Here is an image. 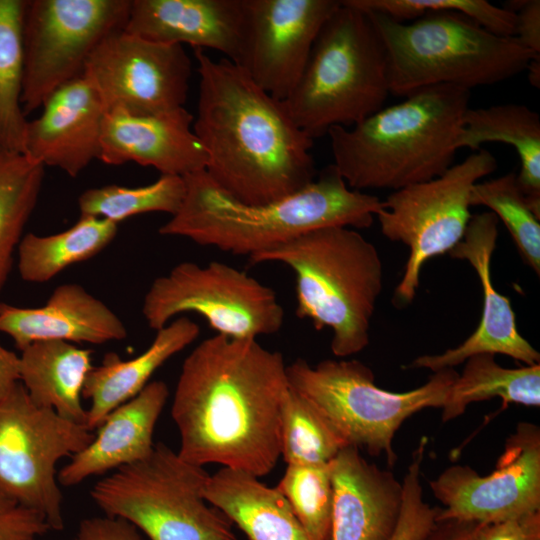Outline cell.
<instances>
[{
    "label": "cell",
    "mask_w": 540,
    "mask_h": 540,
    "mask_svg": "<svg viewBox=\"0 0 540 540\" xmlns=\"http://www.w3.org/2000/svg\"><path fill=\"white\" fill-rule=\"evenodd\" d=\"M168 397L165 382L151 381L112 410L96 429L91 443L60 469V486L71 487L146 458L154 448V429Z\"/></svg>",
    "instance_id": "cell-23"
},
{
    "label": "cell",
    "mask_w": 540,
    "mask_h": 540,
    "mask_svg": "<svg viewBox=\"0 0 540 540\" xmlns=\"http://www.w3.org/2000/svg\"><path fill=\"white\" fill-rule=\"evenodd\" d=\"M199 92L193 131L206 154L205 172L246 204L291 195L316 178L313 139L284 101L262 90L239 65L194 48Z\"/></svg>",
    "instance_id": "cell-2"
},
{
    "label": "cell",
    "mask_w": 540,
    "mask_h": 540,
    "mask_svg": "<svg viewBox=\"0 0 540 540\" xmlns=\"http://www.w3.org/2000/svg\"><path fill=\"white\" fill-rule=\"evenodd\" d=\"M332 484L331 540H387L397 525L403 485L348 445L328 463Z\"/></svg>",
    "instance_id": "cell-21"
},
{
    "label": "cell",
    "mask_w": 540,
    "mask_h": 540,
    "mask_svg": "<svg viewBox=\"0 0 540 540\" xmlns=\"http://www.w3.org/2000/svg\"><path fill=\"white\" fill-rule=\"evenodd\" d=\"M194 115L184 107L162 114L107 111L99 160L107 165L134 162L161 175L185 177L205 169L206 154L193 131Z\"/></svg>",
    "instance_id": "cell-19"
},
{
    "label": "cell",
    "mask_w": 540,
    "mask_h": 540,
    "mask_svg": "<svg viewBox=\"0 0 540 540\" xmlns=\"http://www.w3.org/2000/svg\"><path fill=\"white\" fill-rule=\"evenodd\" d=\"M498 221L490 211L472 215L462 240L449 252L453 258L466 260L480 281L483 306L477 328L457 347L441 354L419 356L410 368L437 372L479 354L506 355L524 365L540 363L539 352L517 329L510 299L500 294L492 282L491 259L498 238Z\"/></svg>",
    "instance_id": "cell-17"
},
{
    "label": "cell",
    "mask_w": 540,
    "mask_h": 540,
    "mask_svg": "<svg viewBox=\"0 0 540 540\" xmlns=\"http://www.w3.org/2000/svg\"><path fill=\"white\" fill-rule=\"evenodd\" d=\"M45 167L0 146V293L39 199Z\"/></svg>",
    "instance_id": "cell-30"
},
{
    "label": "cell",
    "mask_w": 540,
    "mask_h": 540,
    "mask_svg": "<svg viewBox=\"0 0 540 540\" xmlns=\"http://www.w3.org/2000/svg\"><path fill=\"white\" fill-rule=\"evenodd\" d=\"M492 354L468 358L462 373L450 386L441 420L447 422L462 415L466 408L479 401L500 398L503 405L540 406V363L519 368L499 365Z\"/></svg>",
    "instance_id": "cell-29"
},
{
    "label": "cell",
    "mask_w": 540,
    "mask_h": 540,
    "mask_svg": "<svg viewBox=\"0 0 540 540\" xmlns=\"http://www.w3.org/2000/svg\"><path fill=\"white\" fill-rule=\"evenodd\" d=\"M528 71V79L532 86L539 88L540 86V56L532 59L526 69Z\"/></svg>",
    "instance_id": "cell-43"
},
{
    "label": "cell",
    "mask_w": 540,
    "mask_h": 540,
    "mask_svg": "<svg viewBox=\"0 0 540 540\" xmlns=\"http://www.w3.org/2000/svg\"><path fill=\"white\" fill-rule=\"evenodd\" d=\"M124 30L154 42L213 49L238 64L245 0H131Z\"/></svg>",
    "instance_id": "cell-20"
},
{
    "label": "cell",
    "mask_w": 540,
    "mask_h": 540,
    "mask_svg": "<svg viewBox=\"0 0 540 540\" xmlns=\"http://www.w3.org/2000/svg\"><path fill=\"white\" fill-rule=\"evenodd\" d=\"M19 382L39 407L84 425L87 409L81 403L92 351L62 340L35 341L20 351Z\"/></svg>",
    "instance_id": "cell-26"
},
{
    "label": "cell",
    "mask_w": 540,
    "mask_h": 540,
    "mask_svg": "<svg viewBox=\"0 0 540 540\" xmlns=\"http://www.w3.org/2000/svg\"><path fill=\"white\" fill-rule=\"evenodd\" d=\"M458 373L454 368L437 372L409 391L378 387L373 371L355 359H325L310 365L297 359L287 365L289 385L312 401L349 445L374 457H385L392 467L397 454L396 432L413 414L442 408Z\"/></svg>",
    "instance_id": "cell-9"
},
{
    "label": "cell",
    "mask_w": 540,
    "mask_h": 540,
    "mask_svg": "<svg viewBox=\"0 0 540 540\" xmlns=\"http://www.w3.org/2000/svg\"><path fill=\"white\" fill-rule=\"evenodd\" d=\"M27 121L23 154L44 167L77 177L99 160L105 106L91 82L80 76L57 89Z\"/></svg>",
    "instance_id": "cell-18"
},
{
    "label": "cell",
    "mask_w": 540,
    "mask_h": 540,
    "mask_svg": "<svg viewBox=\"0 0 540 540\" xmlns=\"http://www.w3.org/2000/svg\"><path fill=\"white\" fill-rule=\"evenodd\" d=\"M27 0H0V146L23 152L27 116L21 97Z\"/></svg>",
    "instance_id": "cell-31"
},
{
    "label": "cell",
    "mask_w": 540,
    "mask_h": 540,
    "mask_svg": "<svg viewBox=\"0 0 540 540\" xmlns=\"http://www.w3.org/2000/svg\"><path fill=\"white\" fill-rule=\"evenodd\" d=\"M371 7L375 12H365L384 44L396 96L440 84L468 90L497 84L540 56L516 37L485 29L499 16L485 0H374Z\"/></svg>",
    "instance_id": "cell-3"
},
{
    "label": "cell",
    "mask_w": 540,
    "mask_h": 540,
    "mask_svg": "<svg viewBox=\"0 0 540 540\" xmlns=\"http://www.w3.org/2000/svg\"><path fill=\"white\" fill-rule=\"evenodd\" d=\"M199 333L196 322L179 316L157 330L150 346L137 357L122 360L116 353L105 354L84 383L82 397L90 402L84 426L91 432L96 430L112 410L135 397L155 371L196 340Z\"/></svg>",
    "instance_id": "cell-24"
},
{
    "label": "cell",
    "mask_w": 540,
    "mask_h": 540,
    "mask_svg": "<svg viewBox=\"0 0 540 540\" xmlns=\"http://www.w3.org/2000/svg\"><path fill=\"white\" fill-rule=\"evenodd\" d=\"M338 0H245L240 61L262 90L284 101L296 86L314 42Z\"/></svg>",
    "instance_id": "cell-16"
},
{
    "label": "cell",
    "mask_w": 540,
    "mask_h": 540,
    "mask_svg": "<svg viewBox=\"0 0 540 540\" xmlns=\"http://www.w3.org/2000/svg\"><path fill=\"white\" fill-rule=\"evenodd\" d=\"M131 0H27L21 104L27 116L83 75L100 42L125 27Z\"/></svg>",
    "instance_id": "cell-13"
},
{
    "label": "cell",
    "mask_w": 540,
    "mask_h": 540,
    "mask_svg": "<svg viewBox=\"0 0 540 540\" xmlns=\"http://www.w3.org/2000/svg\"><path fill=\"white\" fill-rule=\"evenodd\" d=\"M496 169L494 155L479 149L442 175L393 191L382 201L376 214L382 234L409 248L402 278L394 291L395 304H410L423 265L449 253L462 240L472 217V187Z\"/></svg>",
    "instance_id": "cell-10"
},
{
    "label": "cell",
    "mask_w": 540,
    "mask_h": 540,
    "mask_svg": "<svg viewBox=\"0 0 540 540\" xmlns=\"http://www.w3.org/2000/svg\"><path fill=\"white\" fill-rule=\"evenodd\" d=\"M185 194L184 178L161 175L149 185L126 187L106 185L82 192L78 207L82 216H94L118 224L139 214L167 213L174 215Z\"/></svg>",
    "instance_id": "cell-33"
},
{
    "label": "cell",
    "mask_w": 540,
    "mask_h": 540,
    "mask_svg": "<svg viewBox=\"0 0 540 540\" xmlns=\"http://www.w3.org/2000/svg\"><path fill=\"white\" fill-rule=\"evenodd\" d=\"M72 540H144L128 521L111 516L83 519Z\"/></svg>",
    "instance_id": "cell-38"
},
{
    "label": "cell",
    "mask_w": 540,
    "mask_h": 540,
    "mask_svg": "<svg viewBox=\"0 0 540 540\" xmlns=\"http://www.w3.org/2000/svg\"><path fill=\"white\" fill-rule=\"evenodd\" d=\"M389 93L384 44L368 14L344 0L323 24L284 103L297 127L314 140L377 112Z\"/></svg>",
    "instance_id": "cell-7"
},
{
    "label": "cell",
    "mask_w": 540,
    "mask_h": 540,
    "mask_svg": "<svg viewBox=\"0 0 540 540\" xmlns=\"http://www.w3.org/2000/svg\"><path fill=\"white\" fill-rule=\"evenodd\" d=\"M205 498L248 540H310L284 496L257 476L222 467L209 476Z\"/></svg>",
    "instance_id": "cell-25"
},
{
    "label": "cell",
    "mask_w": 540,
    "mask_h": 540,
    "mask_svg": "<svg viewBox=\"0 0 540 540\" xmlns=\"http://www.w3.org/2000/svg\"><path fill=\"white\" fill-rule=\"evenodd\" d=\"M0 332L8 335L20 351L40 340L104 344L127 336L121 319L76 283L56 287L41 307L0 303Z\"/></svg>",
    "instance_id": "cell-22"
},
{
    "label": "cell",
    "mask_w": 540,
    "mask_h": 540,
    "mask_svg": "<svg viewBox=\"0 0 540 540\" xmlns=\"http://www.w3.org/2000/svg\"><path fill=\"white\" fill-rule=\"evenodd\" d=\"M19 383V356L0 343V400Z\"/></svg>",
    "instance_id": "cell-42"
},
{
    "label": "cell",
    "mask_w": 540,
    "mask_h": 540,
    "mask_svg": "<svg viewBox=\"0 0 540 540\" xmlns=\"http://www.w3.org/2000/svg\"><path fill=\"white\" fill-rule=\"evenodd\" d=\"M279 262L295 275L296 315L316 330L330 328L331 351L347 358L370 342V327L383 289V265L373 243L344 226L309 231L249 257Z\"/></svg>",
    "instance_id": "cell-6"
},
{
    "label": "cell",
    "mask_w": 540,
    "mask_h": 540,
    "mask_svg": "<svg viewBox=\"0 0 540 540\" xmlns=\"http://www.w3.org/2000/svg\"><path fill=\"white\" fill-rule=\"evenodd\" d=\"M94 438L84 425L37 406L19 382L0 400V493L43 514L51 530L64 528L57 463Z\"/></svg>",
    "instance_id": "cell-12"
},
{
    "label": "cell",
    "mask_w": 540,
    "mask_h": 540,
    "mask_svg": "<svg viewBox=\"0 0 540 540\" xmlns=\"http://www.w3.org/2000/svg\"><path fill=\"white\" fill-rule=\"evenodd\" d=\"M348 445L322 411L289 385L280 413V455L286 464H327Z\"/></svg>",
    "instance_id": "cell-32"
},
{
    "label": "cell",
    "mask_w": 540,
    "mask_h": 540,
    "mask_svg": "<svg viewBox=\"0 0 540 540\" xmlns=\"http://www.w3.org/2000/svg\"><path fill=\"white\" fill-rule=\"evenodd\" d=\"M209 476L159 442L146 458L96 482L90 496L150 540H237L231 521L205 498Z\"/></svg>",
    "instance_id": "cell-8"
},
{
    "label": "cell",
    "mask_w": 540,
    "mask_h": 540,
    "mask_svg": "<svg viewBox=\"0 0 540 540\" xmlns=\"http://www.w3.org/2000/svg\"><path fill=\"white\" fill-rule=\"evenodd\" d=\"M489 142H501L515 148L520 159L517 183L540 217L539 114L526 105L515 103L468 108L456 142L457 149L479 150L482 144Z\"/></svg>",
    "instance_id": "cell-27"
},
{
    "label": "cell",
    "mask_w": 540,
    "mask_h": 540,
    "mask_svg": "<svg viewBox=\"0 0 540 540\" xmlns=\"http://www.w3.org/2000/svg\"><path fill=\"white\" fill-rule=\"evenodd\" d=\"M427 438L423 437L414 449L402 479L403 501L400 516L387 540H423L437 520L438 507L425 501L421 484V466Z\"/></svg>",
    "instance_id": "cell-36"
},
{
    "label": "cell",
    "mask_w": 540,
    "mask_h": 540,
    "mask_svg": "<svg viewBox=\"0 0 540 540\" xmlns=\"http://www.w3.org/2000/svg\"><path fill=\"white\" fill-rule=\"evenodd\" d=\"M469 98L462 87L428 86L351 127H332V165L357 191L434 179L453 165Z\"/></svg>",
    "instance_id": "cell-5"
},
{
    "label": "cell",
    "mask_w": 540,
    "mask_h": 540,
    "mask_svg": "<svg viewBox=\"0 0 540 540\" xmlns=\"http://www.w3.org/2000/svg\"><path fill=\"white\" fill-rule=\"evenodd\" d=\"M482 540H540V512L487 525Z\"/></svg>",
    "instance_id": "cell-40"
},
{
    "label": "cell",
    "mask_w": 540,
    "mask_h": 540,
    "mask_svg": "<svg viewBox=\"0 0 540 540\" xmlns=\"http://www.w3.org/2000/svg\"><path fill=\"white\" fill-rule=\"evenodd\" d=\"M289 389L287 364L256 339L215 334L185 358L171 406L179 456L257 477L280 455V413Z\"/></svg>",
    "instance_id": "cell-1"
},
{
    "label": "cell",
    "mask_w": 540,
    "mask_h": 540,
    "mask_svg": "<svg viewBox=\"0 0 540 540\" xmlns=\"http://www.w3.org/2000/svg\"><path fill=\"white\" fill-rule=\"evenodd\" d=\"M471 206H485L506 226L523 262L540 275V217L535 214L516 180V173L477 182Z\"/></svg>",
    "instance_id": "cell-34"
},
{
    "label": "cell",
    "mask_w": 540,
    "mask_h": 540,
    "mask_svg": "<svg viewBox=\"0 0 540 540\" xmlns=\"http://www.w3.org/2000/svg\"><path fill=\"white\" fill-rule=\"evenodd\" d=\"M183 178V201L159 234L235 255L250 257L323 227L369 228L382 208L377 196L351 189L333 165L299 191L256 205L224 192L205 170Z\"/></svg>",
    "instance_id": "cell-4"
},
{
    "label": "cell",
    "mask_w": 540,
    "mask_h": 540,
    "mask_svg": "<svg viewBox=\"0 0 540 540\" xmlns=\"http://www.w3.org/2000/svg\"><path fill=\"white\" fill-rule=\"evenodd\" d=\"M117 232L118 224L114 222L81 215L65 231L45 236L24 234L16 252L18 273L26 282H47L68 266L99 254Z\"/></svg>",
    "instance_id": "cell-28"
},
{
    "label": "cell",
    "mask_w": 540,
    "mask_h": 540,
    "mask_svg": "<svg viewBox=\"0 0 540 540\" xmlns=\"http://www.w3.org/2000/svg\"><path fill=\"white\" fill-rule=\"evenodd\" d=\"M194 312L216 332L232 339H256L277 333L284 310L275 291L244 271L211 261H184L151 283L142 314L159 330L179 315Z\"/></svg>",
    "instance_id": "cell-11"
},
{
    "label": "cell",
    "mask_w": 540,
    "mask_h": 540,
    "mask_svg": "<svg viewBox=\"0 0 540 540\" xmlns=\"http://www.w3.org/2000/svg\"><path fill=\"white\" fill-rule=\"evenodd\" d=\"M310 540H331L332 484L327 464L287 465L275 487Z\"/></svg>",
    "instance_id": "cell-35"
},
{
    "label": "cell",
    "mask_w": 540,
    "mask_h": 540,
    "mask_svg": "<svg viewBox=\"0 0 540 540\" xmlns=\"http://www.w3.org/2000/svg\"><path fill=\"white\" fill-rule=\"evenodd\" d=\"M487 525L455 519H437L423 540H482Z\"/></svg>",
    "instance_id": "cell-41"
},
{
    "label": "cell",
    "mask_w": 540,
    "mask_h": 540,
    "mask_svg": "<svg viewBox=\"0 0 540 540\" xmlns=\"http://www.w3.org/2000/svg\"><path fill=\"white\" fill-rule=\"evenodd\" d=\"M437 519L490 525L540 512V428L519 422L488 475L455 464L429 481Z\"/></svg>",
    "instance_id": "cell-15"
},
{
    "label": "cell",
    "mask_w": 540,
    "mask_h": 540,
    "mask_svg": "<svg viewBox=\"0 0 540 540\" xmlns=\"http://www.w3.org/2000/svg\"><path fill=\"white\" fill-rule=\"evenodd\" d=\"M106 111L162 114L184 107L192 61L184 46L150 41L123 29L106 36L83 72Z\"/></svg>",
    "instance_id": "cell-14"
},
{
    "label": "cell",
    "mask_w": 540,
    "mask_h": 540,
    "mask_svg": "<svg viewBox=\"0 0 540 540\" xmlns=\"http://www.w3.org/2000/svg\"><path fill=\"white\" fill-rule=\"evenodd\" d=\"M49 530L43 514L0 493V540H37Z\"/></svg>",
    "instance_id": "cell-37"
},
{
    "label": "cell",
    "mask_w": 540,
    "mask_h": 540,
    "mask_svg": "<svg viewBox=\"0 0 540 540\" xmlns=\"http://www.w3.org/2000/svg\"><path fill=\"white\" fill-rule=\"evenodd\" d=\"M504 8L516 17L515 36L530 51L540 54V1H510Z\"/></svg>",
    "instance_id": "cell-39"
}]
</instances>
